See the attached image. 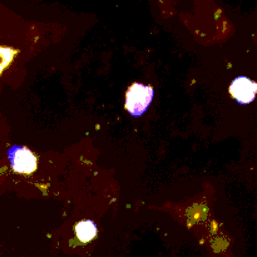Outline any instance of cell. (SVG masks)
<instances>
[{"label": "cell", "instance_id": "cell-5", "mask_svg": "<svg viewBox=\"0 0 257 257\" xmlns=\"http://www.w3.org/2000/svg\"><path fill=\"white\" fill-rule=\"evenodd\" d=\"M14 54H15V50L12 49V48L0 47V74H2L3 70L10 64Z\"/></svg>", "mask_w": 257, "mask_h": 257}, {"label": "cell", "instance_id": "cell-3", "mask_svg": "<svg viewBox=\"0 0 257 257\" xmlns=\"http://www.w3.org/2000/svg\"><path fill=\"white\" fill-rule=\"evenodd\" d=\"M230 93L238 104H250L255 100L257 95V83L243 75L237 77L231 83Z\"/></svg>", "mask_w": 257, "mask_h": 257}, {"label": "cell", "instance_id": "cell-4", "mask_svg": "<svg viewBox=\"0 0 257 257\" xmlns=\"http://www.w3.org/2000/svg\"><path fill=\"white\" fill-rule=\"evenodd\" d=\"M98 227L93 221L83 220L75 225V235L83 243H88L97 236Z\"/></svg>", "mask_w": 257, "mask_h": 257}, {"label": "cell", "instance_id": "cell-2", "mask_svg": "<svg viewBox=\"0 0 257 257\" xmlns=\"http://www.w3.org/2000/svg\"><path fill=\"white\" fill-rule=\"evenodd\" d=\"M8 160L13 171L20 175H32L38 167V158L29 148L14 145L8 150Z\"/></svg>", "mask_w": 257, "mask_h": 257}, {"label": "cell", "instance_id": "cell-1", "mask_svg": "<svg viewBox=\"0 0 257 257\" xmlns=\"http://www.w3.org/2000/svg\"><path fill=\"white\" fill-rule=\"evenodd\" d=\"M155 97V90L151 85L133 83L125 94V109L132 117H142L150 108Z\"/></svg>", "mask_w": 257, "mask_h": 257}]
</instances>
